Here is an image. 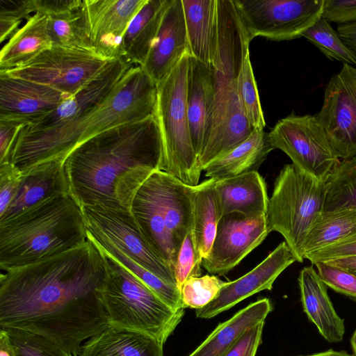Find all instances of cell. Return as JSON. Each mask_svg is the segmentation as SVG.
<instances>
[{
  "mask_svg": "<svg viewBox=\"0 0 356 356\" xmlns=\"http://www.w3.org/2000/svg\"><path fill=\"white\" fill-rule=\"evenodd\" d=\"M324 284L334 291L356 300V275L324 261L315 262Z\"/></svg>",
  "mask_w": 356,
  "mask_h": 356,
  "instance_id": "7bdbcfd3",
  "label": "cell"
},
{
  "mask_svg": "<svg viewBox=\"0 0 356 356\" xmlns=\"http://www.w3.org/2000/svg\"><path fill=\"white\" fill-rule=\"evenodd\" d=\"M301 302L309 320L328 342L342 341L344 319L336 312L328 296L326 285L314 267L303 268L298 277Z\"/></svg>",
  "mask_w": 356,
  "mask_h": 356,
  "instance_id": "603a6c76",
  "label": "cell"
},
{
  "mask_svg": "<svg viewBox=\"0 0 356 356\" xmlns=\"http://www.w3.org/2000/svg\"><path fill=\"white\" fill-rule=\"evenodd\" d=\"M8 332L16 356H74L52 341L17 329H3Z\"/></svg>",
  "mask_w": 356,
  "mask_h": 356,
  "instance_id": "ab89813d",
  "label": "cell"
},
{
  "mask_svg": "<svg viewBox=\"0 0 356 356\" xmlns=\"http://www.w3.org/2000/svg\"><path fill=\"white\" fill-rule=\"evenodd\" d=\"M324 262L345 269L356 275V255L330 259Z\"/></svg>",
  "mask_w": 356,
  "mask_h": 356,
  "instance_id": "816d5d0a",
  "label": "cell"
},
{
  "mask_svg": "<svg viewBox=\"0 0 356 356\" xmlns=\"http://www.w3.org/2000/svg\"><path fill=\"white\" fill-rule=\"evenodd\" d=\"M65 159L57 158L35 165L22 172L21 182L13 200L0 216L7 220L29 208L56 195L69 193Z\"/></svg>",
  "mask_w": 356,
  "mask_h": 356,
  "instance_id": "7402d4cb",
  "label": "cell"
},
{
  "mask_svg": "<svg viewBox=\"0 0 356 356\" xmlns=\"http://www.w3.org/2000/svg\"><path fill=\"white\" fill-rule=\"evenodd\" d=\"M104 257L88 238L63 253L1 271L0 329L45 337L77 356L82 343L109 325L102 300Z\"/></svg>",
  "mask_w": 356,
  "mask_h": 356,
  "instance_id": "6da1fadb",
  "label": "cell"
},
{
  "mask_svg": "<svg viewBox=\"0 0 356 356\" xmlns=\"http://www.w3.org/2000/svg\"><path fill=\"white\" fill-rule=\"evenodd\" d=\"M147 0H83L89 38L98 56L113 60L122 58L127 29Z\"/></svg>",
  "mask_w": 356,
  "mask_h": 356,
  "instance_id": "9a60e30c",
  "label": "cell"
},
{
  "mask_svg": "<svg viewBox=\"0 0 356 356\" xmlns=\"http://www.w3.org/2000/svg\"><path fill=\"white\" fill-rule=\"evenodd\" d=\"M270 233L266 215L246 216L230 213L219 220L210 252L202 260L209 273L225 275L259 245Z\"/></svg>",
  "mask_w": 356,
  "mask_h": 356,
  "instance_id": "5bb4252c",
  "label": "cell"
},
{
  "mask_svg": "<svg viewBox=\"0 0 356 356\" xmlns=\"http://www.w3.org/2000/svg\"><path fill=\"white\" fill-rule=\"evenodd\" d=\"M216 181L208 179L193 186L192 233L203 259L210 252L221 218Z\"/></svg>",
  "mask_w": 356,
  "mask_h": 356,
  "instance_id": "1f68e13d",
  "label": "cell"
},
{
  "mask_svg": "<svg viewBox=\"0 0 356 356\" xmlns=\"http://www.w3.org/2000/svg\"><path fill=\"white\" fill-rule=\"evenodd\" d=\"M33 0H0V43L7 41L19 25L35 13Z\"/></svg>",
  "mask_w": 356,
  "mask_h": 356,
  "instance_id": "60d3db41",
  "label": "cell"
},
{
  "mask_svg": "<svg viewBox=\"0 0 356 356\" xmlns=\"http://www.w3.org/2000/svg\"><path fill=\"white\" fill-rule=\"evenodd\" d=\"M187 52L161 81L156 83L153 115L161 133L164 171L184 184H199L201 170L193 149L187 112Z\"/></svg>",
  "mask_w": 356,
  "mask_h": 356,
  "instance_id": "52a82bcc",
  "label": "cell"
},
{
  "mask_svg": "<svg viewBox=\"0 0 356 356\" xmlns=\"http://www.w3.org/2000/svg\"><path fill=\"white\" fill-rule=\"evenodd\" d=\"M181 3L188 54L213 66L218 51L217 0H181Z\"/></svg>",
  "mask_w": 356,
  "mask_h": 356,
  "instance_id": "d4e9b609",
  "label": "cell"
},
{
  "mask_svg": "<svg viewBox=\"0 0 356 356\" xmlns=\"http://www.w3.org/2000/svg\"><path fill=\"white\" fill-rule=\"evenodd\" d=\"M189 56L187 112L192 144L198 159L211 132L216 79L213 66Z\"/></svg>",
  "mask_w": 356,
  "mask_h": 356,
  "instance_id": "44dd1931",
  "label": "cell"
},
{
  "mask_svg": "<svg viewBox=\"0 0 356 356\" xmlns=\"http://www.w3.org/2000/svg\"><path fill=\"white\" fill-rule=\"evenodd\" d=\"M33 2L35 13H41L47 17L70 13L80 8L83 5L82 0H33Z\"/></svg>",
  "mask_w": 356,
  "mask_h": 356,
  "instance_id": "681fc988",
  "label": "cell"
},
{
  "mask_svg": "<svg viewBox=\"0 0 356 356\" xmlns=\"http://www.w3.org/2000/svg\"><path fill=\"white\" fill-rule=\"evenodd\" d=\"M337 32L345 44L356 56V22L338 25Z\"/></svg>",
  "mask_w": 356,
  "mask_h": 356,
  "instance_id": "f907efd6",
  "label": "cell"
},
{
  "mask_svg": "<svg viewBox=\"0 0 356 356\" xmlns=\"http://www.w3.org/2000/svg\"><path fill=\"white\" fill-rule=\"evenodd\" d=\"M350 343H351V347H352L353 352V355L356 356V329H355V332H353V336L350 339Z\"/></svg>",
  "mask_w": 356,
  "mask_h": 356,
  "instance_id": "11a10c76",
  "label": "cell"
},
{
  "mask_svg": "<svg viewBox=\"0 0 356 356\" xmlns=\"http://www.w3.org/2000/svg\"><path fill=\"white\" fill-rule=\"evenodd\" d=\"M273 149L283 151L299 169L325 182L340 162L315 115L291 114L268 133Z\"/></svg>",
  "mask_w": 356,
  "mask_h": 356,
  "instance_id": "9c48e42d",
  "label": "cell"
},
{
  "mask_svg": "<svg viewBox=\"0 0 356 356\" xmlns=\"http://www.w3.org/2000/svg\"><path fill=\"white\" fill-rule=\"evenodd\" d=\"M51 47L47 17L35 13L2 46L0 71L23 65Z\"/></svg>",
  "mask_w": 356,
  "mask_h": 356,
  "instance_id": "4dcf8cb0",
  "label": "cell"
},
{
  "mask_svg": "<svg viewBox=\"0 0 356 356\" xmlns=\"http://www.w3.org/2000/svg\"><path fill=\"white\" fill-rule=\"evenodd\" d=\"M188 52V40L181 0H170L155 41L142 66L158 83Z\"/></svg>",
  "mask_w": 356,
  "mask_h": 356,
  "instance_id": "d6986e66",
  "label": "cell"
},
{
  "mask_svg": "<svg viewBox=\"0 0 356 356\" xmlns=\"http://www.w3.org/2000/svg\"><path fill=\"white\" fill-rule=\"evenodd\" d=\"M216 188L220 217L235 212L252 217L266 214V184L257 171L218 180Z\"/></svg>",
  "mask_w": 356,
  "mask_h": 356,
  "instance_id": "cb8c5ba5",
  "label": "cell"
},
{
  "mask_svg": "<svg viewBox=\"0 0 356 356\" xmlns=\"http://www.w3.org/2000/svg\"><path fill=\"white\" fill-rule=\"evenodd\" d=\"M273 309V304L267 298L250 303L219 323L188 356H222L247 329L265 321Z\"/></svg>",
  "mask_w": 356,
  "mask_h": 356,
  "instance_id": "f1b7e54d",
  "label": "cell"
},
{
  "mask_svg": "<svg viewBox=\"0 0 356 356\" xmlns=\"http://www.w3.org/2000/svg\"><path fill=\"white\" fill-rule=\"evenodd\" d=\"M315 116L339 159L356 156V67L343 64L330 79Z\"/></svg>",
  "mask_w": 356,
  "mask_h": 356,
  "instance_id": "4fadbf2b",
  "label": "cell"
},
{
  "mask_svg": "<svg viewBox=\"0 0 356 356\" xmlns=\"http://www.w3.org/2000/svg\"><path fill=\"white\" fill-rule=\"evenodd\" d=\"M356 255V228L347 236L325 248L305 255L313 264L318 261Z\"/></svg>",
  "mask_w": 356,
  "mask_h": 356,
  "instance_id": "f6af8a7d",
  "label": "cell"
},
{
  "mask_svg": "<svg viewBox=\"0 0 356 356\" xmlns=\"http://www.w3.org/2000/svg\"><path fill=\"white\" fill-rule=\"evenodd\" d=\"M88 238L134 273L175 310L184 309L181 293L177 286L166 282L146 270L103 236L87 231Z\"/></svg>",
  "mask_w": 356,
  "mask_h": 356,
  "instance_id": "836d02e7",
  "label": "cell"
},
{
  "mask_svg": "<svg viewBox=\"0 0 356 356\" xmlns=\"http://www.w3.org/2000/svg\"><path fill=\"white\" fill-rule=\"evenodd\" d=\"M0 356H16L10 337L3 329H0Z\"/></svg>",
  "mask_w": 356,
  "mask_h": 356,
  "instance_id": "f5cc1de1",
  "label": "cell"
},
{
  "mask_svg": "<svg viewBox=\"0 0 356 356\" xmlns=\"http://www.w3.org/2000/svg\"><path fill=\"white\" fill-rule=\"evenodd\" d=\"M225 282L218 276L209 275L188 279L180 289L184 307H204L216 298Z\"/></svg>",
  "mask_w": 356,
  "mask_h": 356,
  "instance_id": "f35d334b",
  "label": "cell"
},
{
  "mask_svg": "<svg viewBox=\"0 0 356 356\" xmlns=\"http://www.w3.org/2000/svg\"><path fill=\"white\" fill-rule=\"evenodd\" d=\"M130 212L147 242L173 272L177 254L172 237L145 181L135 194Z\"/></svg>",
  "mask_w": 356,
  "mask_h": 356,
  "instance_id": "4316f807",
  "label": "cell"
},
{
  "mask_svg": "<svg viewBox=\"0 0 356 356\" xmlns=\"http://www.w3.org/2000/svg\"><path fill=\"white\" fill-rule=\"evenodd\" d=\"M24 126L18 120L0 118V163L10 161L14 144Z\"/></svg>",
  "mask_w": 356,
  "mask_h": 356,
  "instance_id": "c3c4849f",
  "label": "cell"
},
{
  "mask_svg": "<svg viewBox=\"0 0 356 356\" xmlns=\"http://www.w3.org/2000/svg\"><path fill=\"white\" fill-rule=\"evenodd\" d=\"M72 95L0 72V118L26 122L51 112Z\"/></svg>",
  "mask_w": 356,
  "mask_h": 356,
  "instance_id": "ac0fdd59",
  "label": "cell"
},
{
  "mask_svg": "<svg viewBox=\"0 0 356 356\" xmlns=\"http://www.w3.org/2000/svg\"><path fill=\"white\" fill-rule=\"evenodd\" d=\"M218 51L213 65L215 101L208 142L198 159L202 171L253 132L237 92V79L246 56L250 39L233 0H217Z\"/></svg>",
  "mask_w": 356,
  "mask_h": 356,
  "instance_id": "5b68a950",
  "label": "cell"
},
{
  "mask_svg": "<svg viewBox=\"0 0 356 356\" xmlns=\"http://www.w3.org/2000/svg\"><path fill=\"white\" fill-rule=\"evenodd\" d=\"M92 243L104 259L102 300L109 324L148 334L164 344L181 323L184 309H173L134 273Z\"/></svg>",
  "mask_w": 356,
  "mask_h": 356,
  "instance_id": "8992f818",
  "label": "cell"
},
{
  "mask_svg": "<svg viewBox=\"0 0 356 356\" xmlns=\"http://www.w3.org/2000/svg\"><path fill=\"white\" fill-rule=\"evenodd\" d=\"M321 17L339 25L356 22V0H324Z\"/></svg>",
  "mask_w": 356,
  "mask_h": 356,
  "instance_id": "7dc6e473",
  "label": "cell"
},
{
  "mask_svg": "<svg viewBox=\"0 0 356 356\" xmlns=\"http://www.w3.org/2000/svg\"><path fill=\"white\" fill-rule=\"evenodd\" d=\"M132 65L122 58L111 60L95 77L56 108L28 120L22 131L47 130L93 109L111 95Z\"/></svg>",
  "mask_w": 356,
  "mask_h": 356,
  "instance_id": "e0dca14e",
  "label": "cell"
},
{
  "mask_svg": "<svg viewBox=\"0 0 356 356\" xmlns=\"http://www.w3.org/2000/svg\"><path fill=\"white\" fill-rule=\"evenodd\" d=\"M355 228L356 209L323 211L307 233L303 257L345 238Z\"/></svg>",
  "mask_w": 356,
  "mask_h": 356,
  "instance_id": "d6a6232c",
  "label": "cell"
},
{
  "mask_svg": "<svg viewBox=\"0 0 356 356\" xmlns=\"http://www.w3.org/2000/svg\"><path fill=\"white\" fill-rule=\"evenodd\" d=\"M302 37L314 44L323 54L343 64L356 65V56L345 44L330 22L321 17Z\"/></svg>",
  "mask_w": 356,
  "mask_h": 356,
  "instance_id": "8d00e7d4",
  "label": "cell"
},
{
  "mask_svg": "<svg viewBox=\"0 0 356 356\" xmlns=\"http://www.w3.org/2000/svg\"><path fill=\"white\" fill-rule=\"evenodd\" d=\"M237 92L243 111L251 126L254 129H264L266 122L250 54L246 56L238 76Z\"/></svg>",
  "mask_w": 356,
  "mask_h": 356,
  "instance_id": "74e56055",
  "label": "cell"
},
{
  "mask_svg": "<svg viewBox=\"0 0 356 356\" xmlns=\"http://www.w3.org/2000/svg\"><path fill=\"white\" fill-rule=\"evenodd\" d=\"M273 149L268 133L254 129L243 142L211 162L203 170L207 177L216 181L257 171Z\"/></svg>",
  "mask_w": 356,
  "mask_h": 356,
  "instance_id": "83f0119b",
  "label": "cell"
},
{
  "mask_svg": "<svg viewBox=\"0 0 356 356\" xmlns=\"http://www.w3.org/2000/svg\"><path fill=\"white\" fill-rule=\"evenodd\" d=\"M82 210L87 231L103 236L136 263L176 286L171 268L147 242L130 211L102 206H86Z\"/></svg>",
  "mask_w": 356,
  "mask_h": 356,
  "instance_id": "7c38bea8",
  "label": "cell"
},
{
  "mask_svg": "<svg viewBox=\"0 0 356 356\" xmlns=\"http://www.w3.org/2000/svg\"><path fill=\"white\" fill-rule=\"evenodd\" d=\"M299 356H353L344 350H334L330 349L325 351L316 353L311 355H299Z\"/></svg>",
  "mask_w": 356,
  "mask_h": 356,
  "instance_id": "db71d44e",
  "label": "cell"
},
{
  "mask_svg": "<svg viewBox=\"0 0 356 356\" xmlns=\"http://www.w3.org/2000/svg\"><path fill=\"white\" fill-rule=\"evenodd\" d=\"M156 84L139 65H132L111 95L88 112L53 128L20 131L10 161L22 172L40 163L65 159L76 147L113 127L153 115Z\"/></svg>",
  "mask_w": 356,
  "mask_h": 356,
  "instance_id": "3957f363",
  "label": "cell"
},
{
  "mask_svg": "<svg viewBox=\"0 0 356 356\" xmlns=\"http://www.w3.org/2000/svg\"><path fill=\"white\" fill-rule=\"evenodd\" d=\"M202 260L191 230L183 241L173 270L176 286L179 291L188 279L201 276Z\"/></svg>",
  "mask_w": 356,
  "mask_h": 356,
  "instance_id": "b9f144b4",
  "label": "cell"
},
{
  "mask_svg": "<svg viewBox=\"0 0 356 356\" xmlns=\"http://www.w3.org/2000/svg\"><path fill=\"white\" fill-rule=\"evenodd\" d=\"M323 212L356 209V156L340 161L325 181Z\"/></svg>",
  "mask_w": 356,
  "mask_h": 356,
  "instance_id": "d590c367",
  "label": "cell"
},
{
  "mask_svg": "<svg viewBox=\"0 0 356 356\" xmlns=\"http://www.w3.org/2000/svg\"><path fill=\"white\" fill-rule=\"evenodd\" d=\"M87 241L82 207L70 193L56 195L0 222V268L34 264Z\"/></svg>",
  "mask_w": 356,
  "mask_h": 356,
  "instance_id": "277c9868",
  "label": "cell"
},
{
  "mask_svg": "<svg viewBox=\"0 0 356 356\" xmlns=\"http://www.w3.org/2000/svg\"><path fill=\"white\" fill-rule=\"evenodd\" d=\"M296 261L286 243L282 242L248 273L234 281L225 282L212 301L196 309V317L213 318L258 292L271 290L277 277Z\"/></svg>",
  "mask_w": 356,
  "mask_h": 356,
  "instance_id": "2e32d148",
  "label": "cell"
},
{
  "mask_svg": "<svg viewBox=\"0 0 356 356\" xmlns=\"http://www.w3.org/2000/svg\"><path fill=\"white\" fill-rule=\"evenodd\" d=\"M170 0H147L124 33L122 58L142 66L155 41L163 15Z\"/></svg>",
  "mask_w": 356,
  "mask_h": 356,
  "instance_id": "f546056e",
  "label": "cell"
},
{
  "mask_svg": "<svg viewBox=\"0 0 356 356\" xmlns=\"http://www.w3.org/2000/svg\"><path fill=\"white\" fill-rule=\"evenodd\" d=\"M252 40H291L302 37L322 15L324 0H233Z\"/></svg>",
  "mask_w": 356,
  "mask_h": 356,
  "instance_id": "30bf717a",
  "label": "cell"
},
{
  "mask_svg": "<svg viewBox=\"0 0 356 356\" xmlns=\"http://www.w3.org/2000/svg\"><path fill=\"white\" fill-rule=\"evenodd\" d=\"M265 321L247 329L222 356H255L262 343Z\"/></svg>",
  "mask_w": 356,
  "mask_h": 356,
  "instance_id": "bcb514c9",
  "label": "cell"
},
{
  "mask_svg": "<svg viewBox=\"0 0 356 356\" xmlns=\"http://www.w3.org/2000/svg\"><path fill=\"white\" fill-rule=\"evenodd\" d=\"M164 217L177 254L193 227V191L171 175L154 172L145 181Z\"/></svg>",
  "mask_w": 356,
  "mask_h": 356,
  "instance_id": "ffe728a7",
  "label": "cell"
},
{
  "mask_svg": "<svg viewBox=\"0 0 356 356\" xmlns=\"http://www.w3.org/2000/svg\"><path fill=\"white\" fill-rule=\"evenodd\" d=\"M110 61L92 52L51 47L24 65L0 72L74 95Z\"/></svg>",
  "mask_w": 356,
  "mask_h": 356,
  "instance_id": "8fae6325",
  "label": "cell"
},
{
  "mask_svg": "<svg viewBox=\"0 0 356 356\" xmlns=\"http://www.w3.org/2000/svg\"><path fill=\"white\" fill-rule=\"evenodd\" d=\"M163 345L148 334L109 324L84 342L77 356H163Z\"/></svg>",
  "mask_w": 356,
  "mask_h": 356,
  "instance_id": "484cf974",
  "label": "cell"
},
{
  "mask_svg": "<svg viewBox=\"0 0 356 356\" xmlns=\"http://www.w3.org/2000/svg\"><path fill=\"white\" fill-rule=\"evenodd\" d=\"M325 182L286 164L274 183L266 214L270 232L281 234L296 260L302 262L307 233L323 211Z\"/></svg>",
  "mask_w": 356,
  "mask_h": 356,
  "instance_id": "ba28073f",
  "label": "cell"
},
{
  "mask_svg": "<svg viewBox=\"0 0 356 356\" xmlns=\"http://www.w3.org/2000/svg\"><path fill=\"white\" fill-rule=\"evenodd\" d=\"M47 27L51 47L95 53L88 33L83 5L70 13L47 17Z\"/></svg>",
  "mask_w": 356,
  "mask_h": 356,
  "instance_id": "e575fe53",
  "label": "cell"
},
{
  "mask_svg": "<svg viewBox=\"0 0 356 356\" xmlns=\"http://www.w3.org/2000/svg\"><path fill=\"white\" fill-rule=\"evenodd\" d=\"M22 177V172L10 161L0 163V216L15 197Z\"/></svg>",
  "mask_w": 356,
  "mask_h": 356,
  "instance_id": "ee69618b",
  "label": "cell"
},
{
  "mask_svg": "<svg viewBox=\"0 0 356 356\" xmlns=\"http://www.w3.org/2000/svg\"><path fill=\"white\" fill-rule=\"evenodd\" d=\"M163 144L154 115L104 131L76 147L64 170L69 193L81 207L130 211L137 191L161 170Z\"/></svg>",
  "mask_w": 356,
  "mask_h": 356,
  "instance_id": "7a4b0ae2",
  "label": "cell"
}]
</instances>
